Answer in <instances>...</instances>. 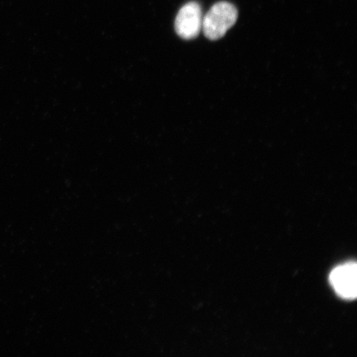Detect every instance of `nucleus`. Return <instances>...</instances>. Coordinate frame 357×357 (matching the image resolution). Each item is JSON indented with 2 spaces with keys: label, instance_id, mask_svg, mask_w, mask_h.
Segmentation results:
<instances>
[{
  "label": "nucleus",
  "instance_id": "obj_2",
  "mask_svg": "<svg viewBox=\"0 0 357 357\" xmlns=\"http://www.w3.org/2000/svg\"><path fill=\"white\" fill-rule=\"evenodd\" d=\"M202 10L199 4L190 2L178 11L175 28L181 38L189 40L197 37L202 29Z\"/></svg>",
  "mask_w": 357,
  "mask_h": 357
},
{
  "label": "nucleus",
  "instance_id": "obj_1",
  "mask_svg": "<svg viewBox=\"0 0 357 357\" xmlns=\"http://www.w3.org/2000/svg\"><path fill=\"white\" fill-rule=\"evenodd\" d=\"M238 20V10L229 2H218L204 17L202 29L206 38L218 40L223 37Z\"/></svg>",
  "mask_w": 357,
  "mask_h": 357
},
{
  "label": "nucleus",
  "instance_id": "obj_3",
  "mask_svg": "<svg viewBox=\"0 0 357 357\" xmlns=\"http://www.w3.org/2000/svg\"><path fill=\"white\" fill-rule=\"evenodd\" d=\"M357 269L354 262L335 268L330 275V282L342 298L352 300L357 293Z\"/></svg>",
  "mask_w": 357,
  "mask_h": 357
}]
</instances>
